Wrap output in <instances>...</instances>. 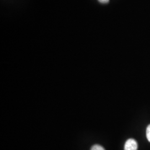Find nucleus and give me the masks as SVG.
<instances>
[{
    "label": "nucleus",
    "instance_id": "f257e3e1",
    "mask_svg": "<svg viewBox=\"0 0 150 150\" xmlns=\"http://www.w3.org/2000/svg\"><path fill=\"white\" fill-rule=\"evenodd\" d=\"M137 142L134 139H127L124 146V150H137Z\"/></svg>",
    "mask_w": 150,
    "mask_h": 150
},
{
    "label": "nucleus",
    "instance_id": "f03ea898",
    "mask_svg": "<svg viewBox=\"0 0 150 150\" xmlns=\"http://www.w3.org/2000/svg\"><path fill=\"white\" fill-rule=\"evenodd\" d=\"M91 150H105V149L100 145H93L91 147Z\"/></svg>",
    "mask_w": 150,
    "mask_h": 150
},
{
    "label": "nucleus",
    "instance_id": "7ed1b4c3",
    "mask_svg": "<svg viewBox=\"0 0 150 150\" xmlns=\"http://www.w3.org/2000/svg\"><path fill=\"white\" fill-rule=\"evenodd\" d=\"M146 137L148 141L150 142V125H149L146 129Z\"/></svg>",
    "mask_w": 150,
    "mask_h": 150
},
{
    "label": "nucleus",
    "instance_id": "20e7f679",
    "mask_svg": "<svg viewBox=\"0 0 150 150\" xmlns=\"http://www.w3.org/2000/svg\"><path fill=\"white\" fill-rule=\"evenodd\" d=\"M110 0H98V1L102 4H107Z\"/></svg>",
    "mask_w": 150,
    "mask_h": 150
}]
</instances>
